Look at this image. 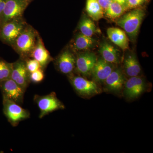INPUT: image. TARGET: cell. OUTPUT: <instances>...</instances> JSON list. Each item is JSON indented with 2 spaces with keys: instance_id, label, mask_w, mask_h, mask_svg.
Segmentation results:
<instances>
[{
  "instance_id": "cell-17",
  "label": "cell",
  "mask_w": 153,
  "mask_h": 153,
  "mask_svg": "<svg viewBox=\"0 0 153 153\" xmlns=\"http://www.w3.org/2000/svg\"><path fill=\"white\" fill-rule=\"evenodd\" d=\"M124 72L129 77L139 76L141 71L140 65L134 53L128 54L124 60Z\"/></svg>"
},
{
  "instance_id": "cell-1",
  "label": "cell",
  "mask_w": 153,
  "mask_h": 153,
  "mask_svg": "<svg viewBox=\"0 0 153 153\" xmlns=\"http://www.w3.org/2000/svg\"><path fill=\"white\" fill-rule=\"evenodd\" d=\"M39 37L38 32L32 27L27 25L12 46L20 55V58L26 60L30 58Z\"/></svg>"
},
{
  "instance_id": "cell-29",
  "label": "cell",
  "mask_w": 153,
  "mask_h": 153,
  "mask_svg": "<svg viewBox=\"0 0 153 153\" xmlns=\"http://www.w3.org/2000/svg\"><path fill=\"white\" fill-rule=\"evenodd\" d=\"M113 1H115L116 2L119 3V4L121 5L122 6H123L126 9V10H127L126 9L127 1V0H113Z\"/></svg>"
},
{
  "instance_id": "cell-21",
  "label": "cell",
  "mask_w": 153,
  "mask_h": 153,
  "mask_svg": "<svg viewBox=\"0 0 153 153\" xmlns=\"http://www.w3.org/2000/svg\"><path fill=\"white\" fill-rule=\"evenodd\" d=\"M78 29L81 34L88 37H92L97 32L94 22L86 16L83 17L80 20Z\"/></svg>"
},
{
  "instance_id": "cell-6",
  "label": "cell",
  "mask_w": 153,
  "mask_h": 153,
  "mask_svg": "<svg viewBox=\"0 0 153 153\" xmlns=\"http://www.w3.org/2000/svg\"><path fill=\"white\" fill-rule=\"evenodd\" d=\"M27 25L22 18L6 22L0 26V38L7 44L13 45Z\"/></svg>"
},
{
  "instance_id": "cell-8",
  "label": "cell",
  "mask_w": 153,
  "mask_h": 153,
  "mask_svg": "<svg viewBox=\"0 0 153 153\" xmlns=\"http://www.w3.org/2000/svg\"><path fill=\"white\" fill-rule=\"evenodd\" d=\"M28 4V0H6L0 26L11 20L22 18Z\"/></svg>"
},
{
  "instance_id": "cell-13",
  "label": "cell",
  "mask_w": 153,
  "mask_h": 153,
  "mask_svg": "<svg viewBox=\"0 0 153 153\" xmlns=\"http://www.w3.org/2000/svg\"><path fill=\"white\" fill-rule=\"evenodd\" d=\"M56 68L63 74H68L73 73L75 69L76 57L68 49H65L55 60Z\"/></svg>"
},
{
  "instance_id": "cell-20",
  "label": "cell",
  "mask_w": 153,
  "mask_h": 153,
  "mask_svg": "<svg viewBox=\"0 0 153 153\" xmlns=\"http://www.w3.org/2000/svg\"><path fill=\"white\" fill-rule=\"evenodd\" d=\"M85 9L88 16L94 21H99L104 16V11L97 0H86Z\"/></svg>"
},
{
  "instance_id": "cell-7",
  "label": "cell",
  "mask_w": 153,
  "mask_h": 153,
  "mask_svg": "<svg viewBox=\"0 0 153 153\" xmlns=\"http://www.w3.org/2000/svg\"><path fill=\"white\" fill-rule=\"evenodd\" d=\"M148 88L147 83L141 76L129 77L125 83L122 94L128 100H134L147 90Z\"/></svg>"
},
{
  "instance_id": "cell-26",
  "label": "cell",
  "mask_w": 153,
  "mask_h": 153,
  "mask_svg": "<svg viewBox=\"0 0 153 153\" xmlns=\"http://www.w3.org/2000/svg\"><path fill=\"white\" fill-rule=\"evenodd\" d=\"M147 0H127L126 4L127 10L137 8L143 4Z\"/></svg>"
},
{
  "instance_id": "cell-24",
  "label": "cell",
  "mask_w": 153,
  "mask_h": 153,
  "mask_svg": "<svg viewBox=\"0 0 153 153\" xmlns=\"http://www.w3.org/2000/svg\"><path fill=\"white\" fill-rule=\"evenodd\" d=\"M44 70L42 68L30 73V82L35 83H40L44 79Z\"/></svg>"
},
{
  "instance_id": "cell-27",
  "label": "cell",
  "mask_w": 153,
  "mask_h": 153,
  "mask_svg": "<svg viewBox=\"0 0 153 153\" xmlns=\"http://www.w3.org/2000/svg\"><path fill=\"white\" fill-rule=\"evenodd\" d=\"M97 1L101 7L103 9V11L105 12L113 0H97Z\"/></svg>"
},
{
  "instance_id": "cell-11",
  "label": "cell",
  "mask_w": 153,
  "mask_h": 153,
  "mask_svg": "<svg viewBox=\"0 0 153 153\" xmlns=\"http://www.w3.org/2000/svg\"><path fill=\"white\" fill-rule=\"evenodd\" d=\"M10 78L25 91L30 83V73L26 66L25 60L20 58L12 63V69Z\"/></svg>"
},
{
  "instance_id": "cell-28",
  "label": "cell",
  "mask_w": 153,
  "mask_h": 153,
  "mask_svg": "<svg viewBox=\"0 0 153 153\" xmlns=\"http://www.w3.org/2000/svg\"><path fill=\"white\" fill-rule=\"evenodd\" d=\"M6 0H0V20L5 5Z\"/></svg>"
},
{
  "instance_id": "cell-12",
  "label": "cell",
  "mask_w": 153,
  "mask_h": 153,
  "mask_svg": "<svg viewBox=\"0 0 153 153\" xmlns=\"http://www.w3.org/2000/svg\"><path fill=\"white\" fill-rule=\"evenodd\" d=\"M97 60L96 55L93 52L80 53L76 57L75 70L82 76H90Z\"/></svg>"
},
{
  "instance_id": "cell-10",
  "label": "cell",
  "mask_w": 153,
  "mask_h": 153,
  "mask_svg": "<svg viewBox=\"0 0 153 153\" xmlns=\"http://www.w3.org/2000/svg\"><path fill=\"white\" fill-rule=\"evenodd\" d=\"M0 89L4 98L23 104L26 91L11 78L0 82Z\"/></svg>"
},
{
  "instance_id": "cell-23",
  "label": "cell",
  "mask_w": 153,
  "mask_h": 153,
  "mask_svg": "<svg viewBox=\"0 0 153 153\" xmlns=\"http://www.w3.org/2000/svg\"><path fill=\"white\" fill-rule=\"evenodd\" d=\"M12 63L0 59V82L10 78Z\"/></svg>"
},
{
  "instance_id": "cell-14",
  "label": "cell",
  "mask_w": 153,
  "mask_h": 153,
  "mask_svg": "<svg viewBox=\"0 0 153 153\" xmlns=\"http://www.w3.org/2000/svg\"><path fill=\"white\" fill-rule=\"evenodd\" d=\"M114 68V64L102 58L97 59L91 74L93 81L97 83L104 82Z\"/></svg>"
},
{
  "instance_id": "cell-22",
  "label": "cell",
  "mask_w": 153,
  "mask_h": 153,
  "mask_svg": "<svg viewBox=\"0 0 153 153\" xmlns=\"http://www.w3.org/2000/svg\"><path fill=\"white\" fill-rule=\"evenodd\" d=\"M126 11V10L123 6L113 0L105 13L107 17L114 19L122 16Z\"/></svg>"
},
{
  "instance_id": "cell-15",
  "label": "cell",
  "mask_w": 153,
  "mask_h": 153,
  "mask_svg": "<svg viewBox=\"0 0 153 153\" xmlns=\"http://www.w3.org/2000/svg\"><path fill=\"white\" fill-rule=\"evenodd\" d=\"M30 57L38 61L41 65V68L43 70L46 68L50 62L53 60L40 36L35 49L31 53Z\"/></svg>"
},
{
  "instance_id": "cell-9",
  "label": "cell",
  "mask_w": 153,
  "mask_h": 153,
  "mask_svg": "<svg viewBox=\"0 0 153 153\" xmlns=\"http://www.w3.org/2000/svg\"><path fill=\"white\" fill-rule=\"evenodd\" d=\"M126 80L122 68H115L103 82V90L108 93L120 95L122 94Z\"/></svg>"
},
{
  "instance_id": "cell-2",
  "label": "cell",
  "mask_w": 153,
  "mask_h": 153,
  "mask_svg": "<svg viewBox=\"0 0 153 153\" xmlns=\"http://www.w3.org/2000/svg\"><path fill=\"white\" fill-rule=\"evenodd\" d=\"M145 15V11L143 9H134L118 18L116 23L123 29L131 40L134 41Z\"/></svg>"
},
{
  "instance_id": "cell-19",
  "label": "cell",
  "mask_w": 153,
  "mask_h": 153,
  "mask_svg": "<svg viewBox=\"0 0 153 153\" xmlns=\"http://www.w3.org/2000/svg\"><path fill=\"white\" fill-rule=\"evenodd\" d=\"M96 42L95 40L91 37L85 36L80 33L75 36L73 47L74 49L77 51L86 50L92 48Z\"/></svg>"
},
{
  "instance_id": "cell-4",
  "label": "cell",
  "mask_w": 153,
  "mask_h": 153,
  "mask_svg": "<svg viewBox=\"0 0 153 153\" xmlns=\"http://www.w3.org/2000/svg\"><path fill=\"white\" fill-rule=\"evenodd\" d=\"M3 112L9 122L17 126L22 121L30 118V113L15 102L3 97Z\"/></svg>"
},
{
  "instance_id": "cell-16",
  "label": "cell",
  "mask_w": 153,
  "mask_h": 153,
  "mask_svg": "<svg viewBox=\"0 0 153 153\" xmlns=\"http://www.w3.org/2000/svg\"><path fill=\"white\" fill-rule=\"evenodd\" d=\"M107 34L110 40L123 51L128 49V38L123 30L117 28L110 27L107 30Z\"/></svg>"
},
{
  "instance_id": "cell-5",
  "label": "cell",
  "mask_w": 153,
  "mask_h": 153,
  "mask_svg": "<svg viewBox=\"0 0 153 153\" xmlns=\"http://www.w3.org/2000/svg\"><path fill=\"white\" fill-rule=\"evenodd\" d=\"M34 100L40 110L39 118L40 119L56 111L64 109L65 107L54 92L43 96L36 94Z\"/></svg>"
},
{
  "instance_id": "cell-3",
  "label": "cell",
  "mask_w": 153,
  "mask_h": 153,
  "mask_svg": "<svg viewBox=\"0 0 153 153\" xmlns=\"http://www.w3.org/2000/svg\"><path fill=\"white\" fill-rule=\"evenodd\" d=\"M68 75V80L71 85L76 93L80 96L88 98L101 92L100 87L95 81L88 80L82 76L73 74V73Z\"/></svg>"
},
{
  "instance_id": "cell-18",
  "label": "cell",
  "mask_w": 153,
  "mask_h": 153,
  "mask_svg": "<svg viewBox=\"0 0 153 153\" xmlns=\"http://www.w3.org/2000/svg\"><path fill=\"white\" fill-rule=\"evenodd\" d=\"M99 52L102 58L107 62L114 64L120 63L119 51L109 43L106 42L102 43Z\"/></svg>"
},
{
  "instance_id": "cell-25",
  "label": "cell",
  "mask_w": 153,
  "mask_h": 153,
  "mask_svg": "<svg viewBox=\"0 0 153 153\" xmlns=\"http://www.w3.org/2000/svg\"><path fill=\"white\" fill-rule=\"evenodd\" d=\"M25 60L26 67L30 73L41 68L40 63L35 59L29 58Z\"/></svg>"
}]
</instances>
